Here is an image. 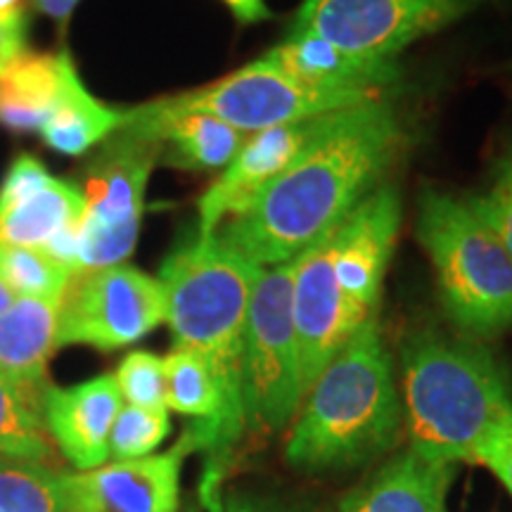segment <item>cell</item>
Returning a JSON list of instances; mask_svg holds the SVG:
<instances>
[{"mask_svg":"<svg viewBox=\"0 0 512 512\" xmlns=\"http://www.w3.org/2000/svg\"><path fill=\"white\" fill-rule=\"evenodd\" d=\"M24 38H27V19H24V15L0 19V72H3L17 55H22L24 50H27Z\"/></svg>","mask_w":512,"mask_h":512,"instance_id":"31","label":"cell"},{"mask_svg":"<svg viewBox=\"0 0 512 512\" xmlns=\"http://www.w3.org/2000/svg\"><path fill=\"white\" fill-rule=\"evenodd\" d=\"M188 448L67 475L69 512H178Z\"/></svg>","mask_w":512,"mask_h":512,"instance_id":"15","label":"cell"},{"mask_svg":"<svg viewBox=\"0 0 512 512\" xmlns=\"http://www.w3.org/2000/svg\"><path fill=\"white\" fill-rule=\"evenodd\" d=\"M401 430L394 363L375 316L309 384L285 444V460L309 475L351 470L394 448Z\"/></svg>","mask_w":512,"mask_h":512,"instance_id":"2","label":"cell"},{"mask_svg":"<svg viewBox=\"0 0 512 512\" xmlns=\"http://www.w3.org/2000/svg\"><path fill=\"white\" fill-rule=\"evenodd\" d=\"M259 60L316 91L384 93V86L399 79L396 60L349 53L316 36H285Z\"/></svg>","mask_w":512,"mask_h":512,"instance_id":"17","label":"cell"},{"mask_svg":"<svg viewBox=\"0 0 512 512\" xmlns=\"http://www.w3.org/2000/svg\"><path fill=\"white\" fill-rule=\"evenodd\" d=\"M223 3L233 10V15L238 17L242 24H256L273 17V12L268 10L264 0H223Z\"/></svg>","mask_w":512,"mask_h":512,"instance_id":"33","label":"cell"},{"mask_svg":"<svg viewBox=\"0 0 512 512\" xmlns=\"http://www.w3.org/2000/svg\"><path fill=\"white\" fill-rule=\"evenodd\" d=\"M403 430L434 463H475L486 434L512 415L508 377L472 339L418 332L401 347Z\"/></svg>","mask_w":512,"mask_h":512,"instance_id":"3","label":"cell"},{"mask_svg":"<svg viewBox=\"0 0 512 512\" xmlns=\"http://www.w3.org/2000/svg\"><path fill=\"white\" fill-rule=\"evenodd\" d=\"M401 226V197L380 185L332 233V266L344 297L363 320L377 316L384 273Z\"/></svg>","mask_w":512,"mask_h":512,"instance_id":"12","label":"cell"},{"mask_svg":"<svg viewBox=\"0 0 512 512\" xmlns=\"http://www.w3.org/2000/svg\"><path fill=\"white\" fill-rule=\"evenodd\" d=\"M292 320L304 394L366 320L351 309L332 266V233L292 259Z\"/></svg>","mask_w":512,"mask_h":512,"instance_id":"11","label":"cell"},{"mask_svg":"<svg viewBox=\"0 0 512 512\" xmlns=\"http://www.w3.org/2000/svg\"><path fill=\"white\" fill-rule=\"evenodd\" d=\"M76 74L72 55L24 50L0 72V124L10 131H41L62 88Z\"/></svg>","mask_w":512,"mask_h":512,"instance_id":"20","label":"cell"},{"mask_svg":"<svg viewBox=\"0 0 512 512\" xmlns=\"http://www.w3.org/2000/svg\"><path fill=\"white\" fill-rule=\"evenodd\" d=\"M79 3L81 0H31V5H34L36 12H41V15L53 19L62 34L67 31L69 17H72V12L76 10V5Z\"/></svg>","mask_w":512,"mask_h":512,"instance_id":"32","label":"cell"},{"mask_svg":"<svg viewBox=\"0 0 512 512\" xmlns=\"http://www.w3.org/2000/svg\"><path fill=\"white\" fill-rule=\"evenodd\" d=\"M72 271L57 264L41 249L0 245V280L15 292V297L57 299L67 290Z\"/></svg>","mask_w":512,"mask_h":512,"instance_id":"25","label":"cell"},{"mask_svg":"<svg viewBox=\"0 0 512 512\" xmlns=\"http://www.w3.org/2000/svg\"><path fill=\"white\" fill-rule=\"evenodd\" d=\"M0 512H69L67 475L0 458Z\"/></svg>","mask_w":512,"mask_h":512,"instance_id":"24","label":"cell"},{"mask_svg":"<svg viewBox=\"0 0 512 512\" xmlns=\"http://www.w3.org/2000/svg\"><path fill=\"white\" fill-rule=\"evenodd\" d=\"M401 145V121L384 98L332 112L252 207L216 235L256 266L287 264L335 233L380 188Z\"/></svg>","mask_w":512,"mask_h":512,"instance_id":"1","label":"cell"},{"mask_svg":"<svg viewBox=\"0 0 512 512\" xmlns=\"http://www.w3.org/2000/svg\"><path fill=\"white\" fill-rule=\"evenodd\" d=\"M24 0H0V19H12L24 15L22 12Z\"/></svg>","mask_w":512,"mask_h":512,"instance_id":"34","label":"cell"},{"mask_svg":"<svg viewBox=\"0 0 512 512\" xmlns=\"http://www.w3.org/2000/svg\"><path fill=\"white\" fill-rule=\"evenodd\" d=\"M162 143L166 162L192 171L226 169L249 133L209 114H162L152 105L126 110V124Z\"/></svg>","mask_w":512,"mask_h":512,"instance_id":"19","label":"cell"},{"mask_svg":"<svg viewBox=\"0 0 512 512\" xmlns=\"http://www.w3.org/2000/svg\"><path fill=\"white\" fill-rule=\"evenodd\" d=\"M325 119L328 114L252 133L219 181L204 192L197 204V214H200L197 235L209 238L223 223L245 214L261 195V190L283 174L292 159L311 143V138L323 128Z\"/></svg>","mask_w":512,"mask_h":512,"instance_id":"13","label":"cell"},{"mask_svg":"<svg viewBox=\"0 0 512 512\" xmlns=\"http://www.w3.org/2000/svg\"><path fill=\"white\" fill-rule=\"evenodd\" d=\"M57 299L17 297L0 316V375L41 392L57 349Z\"/></svg>","mask_w":512,"mask_h":512,"instance_id":"21","label":"cell"},{"mask_svg":"<svg viewBox=\"0 0 512 512\" xmlns=\"http://www.w3.org/2000/svg\"><path fill=\"white\" fill-rule=\"evenodd\" d=\"M259 268L216 233H195L166 256L159 271L174 347L200 356L221 389L226 446L245 430L242 349Z\"/></svg>","mask_w":512,"mask_h":512,"instance_id":"4","label":"cell"},{"mask_svg":"<svg viewBox=\"0 0 512 512\" xmlns=\"http://www.w3.org/2000/svg\"><path fill=\"white\" fill-rule=\"evenodd\" d=\"M472 202L512 256V157L503 159L498 166L489 192Z\"/></svg>","mask_w":512,"mask_h":512,"instance_id":"28","label":"cell"},{"mask_svg":"<svg viewBox=\"0 0 512 512\" xmlns=\"http://www.w3.org/2000/svg\"><path fill=\"white\" fill-rule=\"evenodd\" d=\"M50 456L38 392L0 375V458L46 465Z\"/></svg>","mask_w":512,"mask_h":512,"instance_id":"23","label":"cell"},{"mask_svg":"<svg viewBox=\"0 0 512 512\" xmlns=\"http://www.w3.org/2000/svg\"><path fill=\"white\" fill-rule=\"evenodd\" d=\"M166 320L159 278L117 264L72 275L60 299L57 347L86 344L114 351L143 339Z\"/></svg>","mask_w":512,"mask_h":512,"instance_id":"9","label":"cell"},{"mask_svg":"<svg viewBox=\"0 0 512 512\" xmlns=\"http://www.w3.org/2000/svg\"><path fill=\"white\" fill-rule=\"evenodd\" d=\"M124 406L114 375L43 392V420L74 470L88 472L110 458V434Z\"/></svg>","mask_w":512,"mask_h":512,"instance_id":"16","label":"cell"},{"mask_svg":"<svg viewBox=\"0 0 512 512\" xmlns=\"http://www.w3.org/2000/svg\"><path fill=\"white\" fill-rule=\"evenodd\" d=\"M162 143L121 126L102 143L83 176L79 271L117 266L136 249L145 190Z\"/></svg>","mask_w":512,"mask_h":512,"instance_id":"7","label":"cell"},{"mask_svg":"<svg viewBox=\"0 0 512 512\" xmlns=\"http://www.w3.org/2000/svg\"><path fill=\"white\" fill-rule=\"evenodd\" d=\"M418 240L437 275L441 306L470 337L512 328V256L472 200L420 195Z\"/></svg>","mask_w":512,"mask_h":512,"instance_id":"5","label":"cell"},{"mask_svg":"<svg viewBox=\"0 0 512 512\" xmlns=\"http://www.w3.org/2000/svg\"><path fill=\"white\" fill-rule=\"evenodd\" d=\"M79 185L53 178L31 155H19L0 183V245L46 249L64 230L81 226Z\"/></svg>","mask_w":512,"mask_h":512,"instance_id":"14","label":"cell"},{"mask_svg":"<svg viewBox=\"0 0 512 512\" xmlns=\"http://www.w3.org/2000/svg\"><path fill=\"white\" fill-rule=\"evenodd\" d=\"M15 299H17V297H15V292H12L10 287L5 285L3 280H0V316H3V313L8 311L12 304H15Z\"/></svg>","mask_w":512,"mask_h":512,"instance_id":"35","label":"cell"},{"mask_svg":"<svg viewBox=\"0 0 512 512\" xmlns=\"http://www.w3.org/2000/svg\"><path fill=\"white\" fill-rule=\"evenodd\" d=\"M475 463L491 470L512 496V415L486 434L475 453Z\"/></svg>","mask_w":512,"mask_h":512,"instance_id":"29","label":"cell"},{"mask_svg":"<svg viewBox=\"0 0 512 512\" xmlns=\"http://www.w3.org/2000/svg\"><path fill=\"white\" fill-rule=\"evenodd\" d=\"M126 124V112L114 110L88 93L79 72L67 81L57 98L53 112L41 126L46 145L62 155L76 157L91 147L105 143Z\"/></svg>","mask_w":512,"mask_h":512,"instance_id":"22","label":"cell"},{"mask_svg":"<svg viewBox=\"0 0 512 512\" xmlns=\"http://www.w3.org/2000/svg\"><path fill=\"white\" fill-rule=\"evenodd\" d=\"M219 512H311L299 505L278 501V498L252 494V491H233L226 496Z\"/></svg>","mask_w":512,"mask_h":512,"instance_id":"30","label":"cell"},{"mask_svg":"<svg viewBox=\"0 0 512 512\" xmlns=\"http://www.w3.org/2000/svg\"><path fill=\"white\" fill-rule=\"evenodd\" d=\"M169 432V411H147L124 403L112 425L110 458L114 463L150 458L169 437Z\"/></svg>","mask_w":512,"mask_h":512,"instance_id":"26","label":"cell"},{"mask_svg":"<svg viewBox=\"0 0 512 512\" xmlns=\"http://www.w3.org/2000/svg\"><path fill=\"white\" fill-rule=\"evenodd\" d=\"M453 479L456 465L434 463L408 448L356 486L339 512H446Z\"/></svg>","mask_w":512,"mask_h":512,"instance_id":"18","label":"cell"},{"mask_svg":"<svg viewBox=\"0 0 512 512\" xmlns=\"http://www.w3.org/2000/svg\"><path fill=\"white\" fill-rule=\"evenodd\" d=\"M119 394L128 406L147 408V411H169L166 408L164 358L152 351H131L119 363L117 373Z\"/></svg>","mask_w":512,"mask_h":512,"instance_id":"27","label":"cell"},{"mask_svg":"<svg viewBox=\"0 0 512 512\" xmlns=\"http://www.w3.org/2000/svg\"><path fill=\"white\" fill-rule=\"evenodd\" d=\"M304 401L302 361L292 320V261L261 266L249 299L242 349L245 425L278 432L297 418Z\"/></svg>","mask_w":512,"mask_h":512,"instance_id":"6","label":"cell"},{"mask_svg":"<svg viewBox=\"0 0 512 512\" xmlns=\"http://www.w3.org/2000/svg\"><path fill=\"white\" fill-rule=\"evenodd\" d=\"M382 98L375 91H316L275 72L261 60L226 79L174 98L150 102L162 114H209L245 133L297 124Z\"/></svg>","mask_w":512,"mask_h":512,"instance_id":"8","label":"cell"},{"mask_svg":"<svg viewBox=\"0 0 512 512\" xmlns=\"http://www.w3.org/2000/svg\"><path fill=\"white\" fill-rule=\"evenodd\" d=\"M479 0H304L287 36H316L349 53L396 60Z\"/></svg>","mask_w":512,"mask_h":512,"instance_id":"10","label":"cell"}]
</instances>
